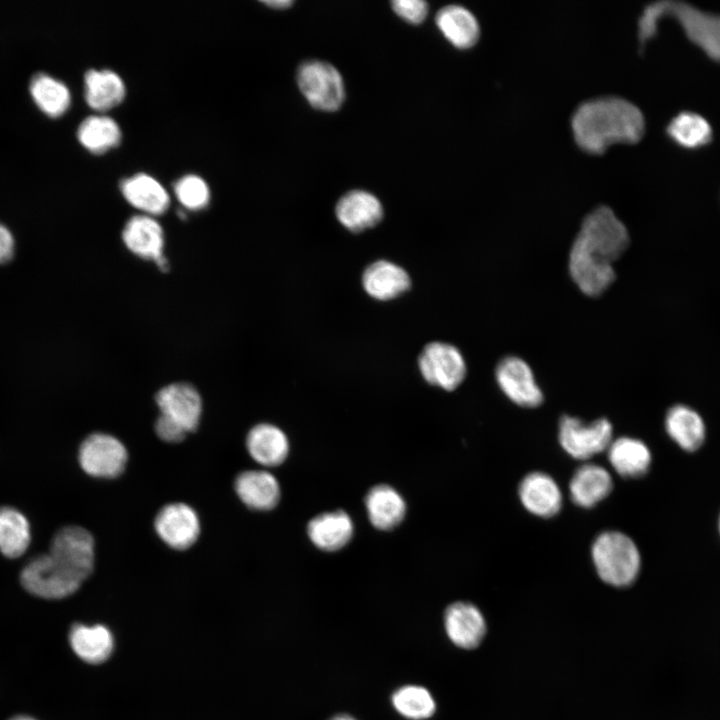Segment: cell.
I'll return each instance as SVG.
<instances>
[{"label":"cell","instance_id":"cell-1","mask_svg":"<svg viewBox=\"0 0 720 720\" xmlns=\"http://www.w3.org/2000/svg\"><path fill=\"white\" fill-rule=\"evenodd\" d=\"M629 244L625 225L614 212L601 206L583 220L569 254V272L588 296H599L614 282L613 263Z\"/></svg>","mask_w":720,"mask_h":720},{"label":"cell","instance_id":"cell-2","mask_svg":"<svg viewBox=\"0 0 720 720\" xmlns=\"http://www.w3.org/2000/svg\"><path fill=\"white\" fill-rule=\"evenodd\" d=\"M578 146L591 154H601L615 143H635L645 130L640 109L619 97L591 99L578 106L571 119Z\"/></svg>","mask_w":720,"mask_h":720},{"label":"cell","instance_id":"cell-3","mask_svg":"<svg viewBox=\"0 0 720 720\" xmlns=\"http://www.w3.org/2000/svg\"><path fill=\"white\" fill-rule=\"evenodd\" d=\"M664 17L674 18L690 41L711 59L720 62V15L702 11L682 1H659L648 5L638 21L641 48L657 32Z\"/></svg>","mask_w":720,"mask_h":720},{"label":"cell","instance_id":"cell-4","mask_svg":"<svg viewBox=\"0 0 720 720\" xmlns=\"http://www.w3.org/2000/svg\"><path fill=\"white\" fill-rule=\"evenodd\" d=\"M592 560L598 576L615 587L631 585L640 567V552L634 541L619 531H604L594 540Z\"/></svg>","mask_w":720,"mask_h":720},{"label":"cell","instance_id":"cell-5","mask_svg":"<svg viewBox=\"0 0 720 720\" xmlns=\"http://www.w3.org/2000/svg\"><path fill=\"white\" fill-rule=\"evenodd\" d=\"M297 84L307 102L317 110L333 112L343 104V79L330 63L320 60L303 62L297 70Z\"/></svg>","mask_w":720,"mask_h":720},{"label":"cell","instance_id":"cell-6","mask_svg":"<svg viewBox=\"0 0 720 720\" xmlns=\"http://www.w3.org/2000/svg\"><path fill=\"white\" fill-rule=\"evenodd\" d=\"M48 555L62 570L83 582L94 568L93 537L82 527H64L53 537Z\"/></svg>","mask_w":720,"mask_h":720},{"label":"cell","instance_id":"cell-7","mask_svg":"<svg viewBox=\"0 0 720 720\" xmlns=\"http://www.w3.org/2000/svg\"><path fill=\"white\" fill-rule=\"evenodd\" d=\"M613 440L612 424L606 418L586 423L565 415L559 423V442L573 458L588 460L608 449Z\"/></svg>","mask_w":720,"mask_h":720},{"label":"cell","instance_id":"cell-8","mask_svg":"<svg viewBox=\"0 0 720 720\" xmlns=\"http://www.w3.org/2000/svg\"><path fill=\"white\" fill-rule=\"evenodd\" d=\"M418 365L426 382L446 391L456 389L466 375V365L460 351L443 342L427 344L419 356Z\"/></svg>","mask_w":720,"mask_h":720},{"label":"cell","instance_id":"cell-9","mask_svg":"<svg viewBox=\"0 0 720 720\" xmlns=\"http://www.w3.org/2000/svg\"><path fill=\"white\" fill-rule=\"evenodd\" d=\"M127 459L125 446L109 434H91L82 442L79 449L80 465L93 477L114 478L120 475Z\"/></svg>","mask_w":720,"mask_h":720},{"label":"cell","instance_id":"cell-10","mask_svg":"<svg viewBox=\"0 0 720 720\" xmlns=\"http://www.w3.org/2000/svg\"><path fill=\"white\" fill-rule=\"evenodd\" d=\"M21 583L30 593L47 599H60L73 594L82 582L62 570L48 555L29 562L21 572Z\"/></svg>","mask_w":720,"mask_h":720},{"label":"cell","instance_id":"cell-11","mask_svg":"<svg viewBox=\"0 0 720 720\" xmlns=\"http://www.w3.org/2000/svg\"><path fill=\"white\" fill-rule=\"evenodd\" d=\"M496 381L502 392L515 404L534 408L543 402V394L530 366L521 358L507 356L495 370Z\"/></svg>","mask_w":720,"mask_h":720},{"label":"cell","instance_id":"cell-12","mask_svg":"<svg viewBox=\"0 0 720 720\" xmlns=\"http://www.w3.org/2000/svg\"><path fill=\"white\" fill-rule=\"evenodd\" d=\"M160 415L180 426L187 433L199 425L202 401L197 389L188 383L163 387L155 397Z\"/></svg>","mask_w":720,"mask_h":720},{"label":"cell","instance_id":"cell-13","mask_svg":"<svg viewBox=\"0 0 720 720\" xmlns=\"http://www.w3.org/2000/svg\"><path fill=\"white\" fill-rule=\"evenodd\" d=\"M158 536L170 547L178 550L192 546L200 534L199 518L192 507L184 503L164 506L154 522Z\"/></svg>","mask_w":720,"mask_h":720},{"label":"cell","instance_id":"cell-14","mask_svg":"<svg viewBox=\"0 0 720 720\" xmlns=\"http://www.w3.org/2000/svg\"><path fill=\"white\" fill-rule=\"evenodd\" d=\"M126 247L135 255L154 260L160 269H167L163 254L164 233L161 225L152 216L143 214L131 217L122 231Z\"/></svg>","mask_w":720,"mask_h":720},{"label":"cell","instance_id":"cell-15","mask_svg":"<svg viewBox=\"0 0 720 720\" xmlns=\"http://www.w3.org/2000/svg\"><path fill=\"white\" fill-rule=\"evenodd\" d=\"M444 626L449 639L458 647H477L485 633L486 623L480 610L468 602H455L447 607Z\"/></svg>","mask_w":720,"mask_h":720},{"label":"cell","instance_id":"cell-16","mask_svg":"<svg viewBox=\"0 0 720 720\" xmlns=\"http://www.w3.org/2000/svg\"><path fill=\"white\" fill-rule=\"evenodd\" d=\"M518 491L522 505L536 516L552 517L561 509V490L547 473L535 471L527 474L521 480Z\"/></svg>","mask_w":720,"mask_h":720},{"label":"cell","instance_id":"cell-17","mask_svg":"<svg viewBox=\"0 0 720 720\" xmlns=\"http://www.w3.org/2000/svg\"><path fill=\"white\" fill-rule=\"evenodd\" d=\"M338 221L352 232L374 227L383 218L379 199L364 190H352L344 194L336 204Z\"/></svg>","mask_w":720,"mask_h":720},{"label":"cell","instance_id":"cell-18","mask_svg":"<svg viewBox=\"0 0 720 720\" xmlns=\"http://www.w3.org/2000/svg\"><path fill=\"white\" fill-rule=\"evenodd\" d=\"M613 489L611 474L595 463L581 465L569 483V492L574 504L591 508L605 499Z\"/></svg>","mask_w":720,"mask_h":720},{"label":"cell","instance_id":"cell-19","mask_svg":"<svg viewBox=\"0 0 720 720\" xmlns=\"http://www.w3.org/2000/svg\"><path fill=\"white\" fill-rule=\"evenodd\" d=\"M354 526L343 510L325 512L312 518L307 525L311 542L323 551H337L349 543Z\"/></svg>","mask_w":720,"mask_h":720},{"label":"cell","instance_id":"cell-20","mask_svg":"<svg viewBox=\"0 0 720 720\" xmlns=\"http://www.w3.org/2000/svg\"><path fill=\"white\" fill-rule=\"evenodd\" d=\"M234 488L246 506L260 511L274 508L281 494L277 479L264 470H248L240 473L235 479Z\"/></svg>","mask_w":720,"mask_h":720},{"label":"cell","instance_id":"cell-21","mask_svg":"<svg viewBox=\"0 0 720 720\" xmlns=\"http://www.w3.org/2000/svg\"><path fill=\"white\" fill-rule=\"evenodd\" d=\"M120 189L127 202L146 215H161L169 207L168 192L159 181L148 174L138 173L125 178L120 183Z\"/></svg>","mask_w":720,"mask_h":720},{"label":"cell","instance_id":"cell-22","mask_svg":"<svg viewBox=\"0 0 720 720\" xmlns=\"http://www.w3.org/2000/svg\"><path fill=\"white\" fill-rule=\"evenodd\" d=\"M362 284L370 296L386 301L407 291L410 287V278L400 266L386 260H379L365 269Z\"/></svg>","mask_w":720,"mask_h":720},{"label":"cell","instance_id":"cell-23","mask_svg":"<svg viewBox=\"0 0 720 720\" xmlns=\"http://www.w3.org/2000/svg\"><path fill=\"white\" fill-rule=\"evenodd\" d=\"M371 524L380 530L397 527L405 517L406 503L400 493L386 484L372 487L365 498Z\"/></svg>","mask_w":720,"mask_h":720},{"label":"cell","instance_id":"cell-24","mask_svg":"<svg viewBox=\"0 0 720 720\" xmlns=\"http://www.w3.org/2000/svg\"><path fill=\"white\" fill-rule=\"evenodd\" d=\"M246 446L251 457L264 466H277L289 453V441L285 433L272 424L261 423L248 433Z\"/></svg>","mask_w":720,"mask_h":720},{"label":"cell","instance_id":"cell-25","mask_svg":"<svg viewBox=\"0 0 720 720\" xmlns=\"http://www.w3.org/2000/svg\"><path fill=\"white\" fill-rule=\"evenodd\" d=\"M435 22L442 35L459 49L472 47L480 35L477 19L463 6L447 5L441 8Z\"/></svg>","mask_w":720,"mask_h":720},{"label":"cell","instance_id":"cell-26","mask_svg":"<svg viewBox=\"0 0 720 720\" xmlns=\"http://www.w3.org/2000/svg\"><path fill=\"white\" fill-rule=\"evenodd\" d=\"M607 454L613 469L625 478L643 476L651 464V453L647 445L632 437L613 439Z\"/></svg>","mask_w":720,"mask_h":720},{"label":"cell","instance_id":"cell-27","mask_svg":"<svg viewBox=\"0 0 720 720\" xmlns=\"http://www.w3.org/2000/svg\"><path fill=\"white\" fill-rule=\"evenodd\" d=\"M125 85L112 70L90 69L84 76V95L87 104L98 111H105L120 104L125 97Z\"/></svg>","mask_w":720,"mask_h":720},{"label":"cell","instance_id":"cell-28","mask_svg":"<svg viewBox=\"0 0 720 720\" xmlns=\"http://www.w3.org/2000/svg\"><path fill=\"white\" fill-rule=\"evenodd\" d=\"M665 427L671 439L686 451H695L704 442L705 424L700 415L687 406L671 407L666 414Z\"/></svg>","mask_w":720,"mask_h":720},{"label":"cell","instance_id":"cell-29","mask_svg":"<svg viewBox=\"0 0 720 720\" xmlns=\"http://www.w3.org/2000/svg\"><path fill=\"white\" fill-rule=\"evenodd\" d=\"M69 640L74 652L91 664L104 662L109 658L114 647L113 636L103 625L77 624L71 629Z\"/></svg>","mask_w":720,"mask_h":720},{"label":"cell","instance_id":"cell-30","mask_svg":"<svg viewBox=\"0 0 720 720\" xmlns=\"http://www.w3.org/2000/svg\"><path fill=\"white\" fill-rule=\"evenodd\" d=\"M29 91L39 109L50 117L63 115L71 103V93L66 84L44 72H37L31 77Z\"/></svg>","mask_w":720,"mask_h":720},{"label":"cell","instance_id":"cell-31","mask_svg":"<svg viewBox=\"0 0 720 720\" xmlns=\"http://www.w3.org/2000/svg\"><path fill=\"white\" fill-rule=\"evenodd\" d=\"M121 129L117 122L105 115L86 117L77 129L79 142L92 153H104L121 141Z\"/></svg>","mask_w":720,"mask_h":720},{"label":"cell","instance_id":"cell-32","mask_svg":"<svg viewBox=\"0 0 720 720\" xmlns=\"http://www.w3.org/2000/svg\"><path fill=\"white\" fill-rule=\"evenodd\" d=\"M666 132L670 139L681 147L695 149L712 140V128L700 114L683 111L671 119Z\"/></svg>","mask_w":720,"mask_h":720},{"label":"cell","instance_id":"cell-33","mask_svg":"<svg viewBox=\"0 0 720 720\" xmlns=\"http://www.w3.org/2000/svg\"><path fill=\"white\" fill-rule=\"evenodd\" d=\"M30 543L27 519L16 509L0 508V551L9 558L22 555Z\"/></svg>","mask_w":720,"mask_h":720},{"label":"cell","instance_id":"cell-34","mask_svg":"<svg viewBox=\"0 0 720 720\" xmlns=\"http://www.w3.org/2000/svg\"><path fill=\"white\" fill-rule=\"evenodd\" d=\"M394 709L403 717L411 720L430 718L436 709L431 693L418 685H405L398 688L391 697Z\"/></svg>","mask_w":720,"mask_h":720},{"label":"cell","instance_id":"cell-35","mask_svg":"<svg viewBox=\"0 0 720 720\" xmlns=\"http://www.w3.org/2000/svg\"><path fill=\"white\" fill-rule=\"evenodd\" d=\"M174 192L179 202L187 209L200 210L210 200V190L200 176L185 175L174 184Z\"/></svg>","mask_w":720,"mask_h":720},{"label":"cell","instance_id":"cell-36","mask_svg":"<svg viewBox=\"0 0 720 720\" xmlns=\"http://www.w3.org/2000/svg\"><path fill=\"white\" fill-rule=\"evenodd\" d=\"M393 11L411 24L422 23L428 13V5L421 0H395L391 2Z\"/></svg>","mask_w":720,"mask_h":720},{"label":"cell","instance_id":"cell-37","mask_svg":"<svg viewBox=\"0 0 720 720\" xmlns=\"http://www.w3.org/2000/svg\"><path fill=\"white\" fill-rule=\"evenodd\" d=\"M155 431L160 439L169 443L180 442L188 434L180 426L161 415L156 419Z\"/></svg>","mask_w":720,"mask_h":720},{"label":"cell","instance_id":"cell-38","mask_svg":"<svg viewBox=\"0 0 720 720\" xmlns=\"http://www.w3.org/2000/svg\"><path fill=\"white\" fill-rule=\"evenodd\" d=\"M15 240L11 231L0 223V264L8 262L14 255Z\"/></svg>","mask_w":720,"mask_h":720},{"label":"cell","instance_id":"cell-39","mask_svg":"<svg viewBox=\"0 0 720 720\" xmlns=\"http://www.w3.org/2000/svg\"><path fill=\"white\" fill-rule=\"evenodd\" d=\"M265 5L274 8V9H286L289 8L293 1L290 0H271V1H265L263 2Z\"/></svg>","mask_w":720,"mask_h":720},{"label":"cell","instance_id":"cell-40","mask_svg":"<svg viewBox=\"0 0 720 720\" xmlns=\"http://www.w3.org/2000/svg\"><path fill=\"white\" fill-rule=\"evenodd\" d=\"M330 720H356V719L348 714H338V715L333 716Z\"/></svg>","mask_w":720,"mask_h":720},{"label":"cell","instance_id":"cell-41","mask_svg":"<svg viewBox=\"0 0 720 720\" xmlns=\"http://www.w3.org/2000/svg\"><path fill=\"white\" fill-rule=\"evenodd\" d=\"M11 720H34V719H32V718H30V717H26V716H18V717H15V718L11 719Z\"/></svg>","mask_w":720,"mask_h":720},{"label":"cell","instance_id":"cell-42","mask_svg":"<svg viewBox=\"0 0 720 720\" xmlns=\"http://www.w3.org/2000/svg\"><path fill=\"white\" fill-rule=\"evenodd\" d=\"M719 531H720V518H719Z\"/></svg>","mask_w":720,"mask_h":720}]
</instances>
